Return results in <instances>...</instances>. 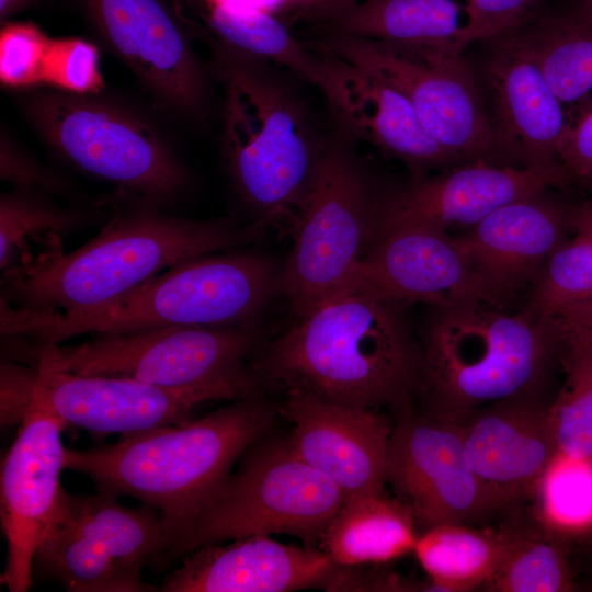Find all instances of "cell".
<instances>
[{"instance_id": "52a82bcc", "label": "cell", "mask_w": 592, "mask_h": 592, "mask_svg": "<svg viewBox=\"0 0 592 592\" xmlns=\"http://www.w3.org/2000/svg\"><path fill=\"white\" fill-rule=\"evenodd\" d=\"M22 110L42 139L72 168L161 207L189 185V173L150 121L99 93L31 90Z\"/></svg>"}, {"instance_id": "d6986e66", "label": "cell", "mask_w": 592, "mask_h": 592, "mask_svg": "<svg viewBox=\"0 0 592 592\" xmlns=\"http://www.w3.org/2000/svg\"><path fill=\"white\" fill-rule=\"evenodd\" d=\"M462 426L467 464L498 511L534 499L558 453L542 395L482 406Z\"/></svg>"}, {"instance_id": "4316f807", "label": "cell", "mask_w": 592, "mask_h": 592, "mask_svg": "<svg viewBox=\"0 0 592 592\" xmlns=\"http://www.w3.org/2000/svg\"><path fill=\"white\" fill-rule=\"evenodd\" d=\"M411 510L380 493L345 499L320 540L339 566L384 565L413 550L419 532Z\"/></svg>"}, {"instance_id": "ffe728a7", "label": "cell", "mask_w": 592, "mask_h": 592, "mask_svg": "<svg viewBox=\"0 0 592 592\" xmlns=\"http://www.w3.org/2000/svg\"><path fill=\"white\" fill-rule=\"evenodd\" d=\"M280 412L293 425L287 442L295 454L330 478L345 499L385 491L392 424L384 413L298 389H286Z\"/></svg>"}, {"instance_id": "484cf974", "label": "cell", "mask_w": 592, "mask_h": 592, "mask_svg": "<svg viewBox=\"0 0 592 592\" xmlns=\"http://www.w3.org/2000/svg\"><path fill=\"white\" fill-rule=\"evenodd\" d=\"M490 41L534 61L562 104L581 101L592 91V10L580 3L565 13L535 11Z\"/></svg>"}, {"instance_id": "277c9868", "label": "cell", "mask_w": 592, "mask_h": 592, "mask_svg": "<svg viewBox=\"0 0 592 592\" xmlns=\"http://www.w3.org/2000/svg\"><path fill=\"white\" fill-rule=\"evenodd\" d=\"M431 309L420 334L424 411L462 422L482 406L540 395L560 356L558 317L482 301Z\"/></svg>"}, {"instance_id": "d590c367", "label": "cell", "mask_w": 592, "mask_h": 592, "mask_svg": "<svg viewBox=\"0 0 592 592\" xmlns=\"http://www.w3.org/2000/svg\"><path fill=\"white\" fill-rule=\"evenodd\" d=\"M542 0H465L466 22L456 47L463 54L475 43H485L517 26L536 11Z\"/></svg>"}, {"instance_id": "d6a6232c", "label": "cell", "mask_w": 592, "mask_h": 592, "mask_svg": "<svg viewBox=\"0 0 592 592\" xmlns=\"http://www.w3.org/2000/svg\"><path fill=\"white\" fill-rule=\"evenodd\" d=\"M534 499V513L548 528L563 532L592 523V460L556 455Z\"/></svg>"}, {"instance_id": "9a60e30c", "label": "cell", "mask_w": 592, "mask_h": 592, "mask_svg": "<svg viewBox=\"0 0 592 592\" xmlns=\"http://www.w3.org/2000/svg\"><path fill=\"white\" fill-rule=\"evenodd\" d=\"M350 294L403 306L469 301L496 306L447 229L425 225L398 226L377 235L331 297Z\"/></svg>"}, {"instance_id": "5b68a950", "label": "cell", "mask_w": 592, "mask_h": 592, "mask_svg": "<svg viewBox=\"0 0 592 592\" xmlns=\"http://www.w3.org/2000/svg\"><path fill=\"white\" fill-rule=\"evenodd\" d=\"M282 271L258 253L230 250L185 260L101 306L70 312H27L0 306L2 337L35 344L72 337L164 327L251 326L282 288Z\"/></svg>"}, {"instance_id": "74e56055", "label": "cell", "mask_w": 592, "mask_h": 592, "mask_svg": "<svg viewBox=\"0 0 592 592\" xmlns=\"http://www.w3.org/2000/svg\"><path fill=\"white\" fill-rule=\"evenodd\" d=\"M1 180L18 189L39 191L47 194L67 191L66 183L27 153L23 152L7 134L1 135Z\"/></svg>"}, {"instance_id": "ac0fdd59", "label": "cell", "mask_w": 592, "mask_h": 592, "mask_svg": "<svg viewBox=\"0 0 592 592\" xmlns=\"http://www.w3.org/2000/svg\"><path fill=\"white\" fill-rule=\"evenodd\" d=\"M30 409H42L99 435L130 434L190 420L200 403L215 399L200 390H171L137 380L78 375L43 354L34 357Z\"/></svg>"}, {"instance_id": "83f0119b", "label": "cell", "mask_w": 592, "mask_h": 592, "mask_svg": "<svg viewBox=\"0 0 592 592\" xmlns=\"http://www.w3.org/2000/svg\"><path fill=\"white\" fill-rule=\"evenodd\" d=\"M512 533V519L496 528L451 523L422 530L412 550L428 576L422 591L480 590L501 562Z\"/></svg>"}, {"instance_id": "4fadbf2b", "label": "cell", "mask_w": 592, "mask_h": 592, "mask_svg": "<svg viewBox=\"0 0 592 592\" xmlns=\"http://www.w3.org/2000/svg\"><path fill=\"white\" fill-rule=\"evenodd\" d=\"M387 482L421 530L473 524L499 512L467 464L462 422L426 411L396 417Z\"/></svg>"}, {"instance_id": "e0dca14e", "label": "cell", "mask_w": 592, "mask_h": 592, "mask_svg": "<svg viewBox=\"0 0 592 592\" xmlns=\"http://www.w3.org/2000/svg\"><path fill=\"white\" fill-rule=\"evenodd\" d=\"M58 417L30 409L1 463L0 519L8 544L1 583L25 592L33 581V558L56 505L66 447Z\"/></svg>"}, {"instance_id": "9c48e42d", "label": "cell", "mask_w": 592, "mask_h": 592, "mask_svg": "<svg viewBox=\"0 0 592 592\" xmlns=\"http://www.w3.org/2000/svg\"><path fill=\"white\" fill-rule=\"evenodd\" d=\"M240 456L213 499L186 534L149 565L166 570L191 551L210 544L271 534L299 537L305 546L320 544L328 524L345 501L327 476L299 458L288 442L259 447Z\"/></svg>"}, {"instance_id": "7a4b0ae2", "label": "cell", "mask_w": 592, "mask_h": 592, "mask_svg": "<svg viewBox=\"0 0 592 592\" xmlns=\"http://www.w3.org/2000/svg\"><path fill=\"white\" fill-rule=\"evenodd\" d=\"M405 307L364 295L328 298L271 345L259 368L286 389L407 413L421 396L423 352Z\"/></svg>"}, {"instance_id": "cb8c5ba5", "label": "cell", "mask_w": 592, "mask_h": 592, "mask_svg": "<svg viewBox=\"0 0 592 592\" xmlns=\"http://www.w3.org/2000/svg\"><path fill=\"white\" fill-rule=\"evenodd\" d=\"M477 71L489 113L514 164L558 169L557 145L566 126L562 103L534 61L505 44L488 41Z\"/></svg>"}, {"instance_id": "6da1fadb", "label": "cell", "mask_w": 592, "mask_h": 592, "mask_svg": "<svg viewBox=\"0 0 592 592\" xmlns=\"http://www.w3.org/2000/svg\"><path fill=\"white\" fill-rule=\"evenodd\" d=\"M264 226L191 220L138 202L118 209L101 231L65 253L54 239L2 272L0 304L27 312H70L101 306L185 260L258 240Z\"/></svg>"}, {"instance_id": "7402d4cb", "label": "cell", "mask_w": 592, "mask_h": 592, "mask_svg": "<svg viewBox=\"0 0 592 592\" xmlns=\"http://www.w3.org/2000/svg\"><path fill=\"white\" fill-rule=\"evenodd\" d=\"M160 592H287L325 589L337 563L317 547L255 535L200 547L181 558Z\"/></svg>"}, {"instance_id": "4dcf8cb0", "label": "cell", "mask_w": 592, "mask_h": 592, "mask_svg": "<svg viewBox=\"0 0 592 592\" xmlns=\"http://www.w3.org/2000/svg\"><path fill=\"white\" fill-rule=\"evenodd\" d=\"M510 545L490 579L487 592H566L572 578L562 536L534 514L532 521L512 519Z\"/></svg>"}, {"instance_id": "f35d334b", "label": "cell", "mask_w": 592, "mask_h": 592, "mask_svg": "<svg viewBox=\"0 0 592 592\" xmlns=\"http://www.w3.org/2000/svg\"><path fill=\"white\" fill-rule=\"evenodd\" d=\"M35 367L1 363V426L21 425L31 406Z\"/></svg>"}, {"instance_id": "f1b7e54d", "label": "cell", "mask_w": 592, "mask_h": 592, "mask_svg": "<svg viewBox=\"0 0 592 592\" xmlns=\"http://www.w3.org/2000/svg\"><path fill=\"white\" fill-rule=\"evenodd\" d=\"M565 380L549 405L558 454L592 460V305L559 316Z\"/></svg>"}, {"instance_id": "8992f818", "label": "cell", "mask_w": 592, "mask_h": 592, "mask_svg": "<svg viewBox=\"0 0 592 592\" xmlns=\"http://www.w3.org/2000/svg\"><path fill=\"white\" fill-rule=\"evenodd\" d=\"M223 87V152L254 223L288 216L295 223L327 140L303 100L270 62L208 45Z\"/></svg>"}, {"instance_id": "b9f144b4", "label": "cell", "mask_w": 592, "mask_h": 592, "mask_svg": "<svg viewBox=\"0 0 592 592\" xmlns=\"http://www.w3.org/2000/svg\"><path fill=\"white\" fill-rule=\"evenodd\" d=\"M36 0H0V19H7L31 7Z\"/></svg>"}, {"instance_id": "3957f363", "label": "cell", "mask_w": 592, "mask_h": 592, "mask_svg": "<svg viewBox=\"0 0 592 592\" xmlns=\"http://www.w3.org/2000/svg\"><path fill=\"white\" fill-rule=\"evenodd\" d=\"M271 419L267 405L249 397L194 421L124 434L87 449L66 448L65 469L86 475L98 491L130 496L156 509L171 549Z\"/></svg>"}, {"instance_id": "44dd1931", "label": "cell", "mask_w": 592, "mask_h": 592, "mask_svg": "<svg viewBox=\"0 0 592 592\" xmlns=\"http://www.w3.org/2000/svg\"><path fill=\"white\" fill-rule=\"evenodd\" d=\"M316 87L322 92L339 133L402 161L413 179L459 164L424 130L409 101L371 72L320 54Z\"/></svg>"}, {"instance_id": "e575fe53", "label": "cell", "mask_w": 592, "mask_h": 592, "mask_svg": "<svg viewBox=\"0 0 592 592\" xmlns=\"http://www.w3.org/2000/svg\"><path fill=\"white\" fill-rule=\"evenodd\" d=\"M96 46L78 37L53 38L44 84L79 94L100 93L103 77Z\"/></svg>"}, {"instance_id": "ba28073f", "label": "cell", "mask_w": 592, "mask_h": 592, "mask_svg": "<svg viewBox=\"0 0 592 592\" xmlns=\"http://www.w3.org/2000/svg\"><path fill=\"white\" fill-rule=\"evenodd\" d=\"M255 340L251 326H173L96 333L73 345L35 344V352L78 375L128 378L236 401L257 396V374L244 364Z\"/></svg>"}, {"instance_id": "f546056e", "label": "cell", "mask_w": 592, "mask_h": 592, "mask_svg": "<svg viewBox=\"0 0 592 592\" xmlns=\"http://www.w3.org/2000/svg\"><path fill=\"white\" fill-rule=\"evenodd\" d=\"M459 18L455 0H363L321 30L460 54L456 47L463 26Z\"/></svg>"}, {"instance_id": "1f68e13d", "label": "cell", "mask_w": 592, "mask_h": 592, "mask_svg": "<svg viewBox=\"0 0 592 592\" xmlns=\"http://www.w3.org/2000/svg\"><path fill=\"white\" fill-rule=\"evenodd\" d=\"M50 194L18 189L0 198V267L4 272L24 262L31 243H44L90 224V215L58 205Z\"/></svg>"}, {"instance_id": "30bf717a", "label": "cell", "mask_w": 592, "mask_h": 592, "mask_svg": "<svg viewBox=\"0 0 592 592\" xmlns=\"http://www.w3.org/2000/svg\"><path fill=\"white\" fill-rule=\"evenodd\" d=\"M305 44L399 91L429 136L458 163L514 164L491 118L477 71L463 54L330 31Z\"/></svg>"}, {"instance_id": "60d3db41", "label": "cell", "mask_w": 592, "mask_h": 592, "mask_svg": "<svg viewBox=\"0 0 592 592\" xmlns=\"http://www.w3.org/2000/svg\"><path fill=\"white\" fill-rule=\"evenodd\" d=\"M569 226L592 232V200L568 209L567 227Z\"/></svg>"}, {"instance_id": "5bb4252c", "label": "cell", "mask_w": 592, "mask_h": 592, "mask_svg": "<svg viewBox=\"0 0 592 592\" xmlns=\"http://www.w3.org/2000/svg\"><path fill=\"white\" fill-rule=\"evenodd\" d=\"M109 50L167 109L205 118L208 83L190 33L164 0H79Z\"/></svg>"}, {"instance_id": "603a6c76", "label": "cell", "mask_w": 592, "mask_h": 592, "mask_svg": "<svg viewBox=\"0 0 592 592\" xmlns=\"http://www.w3.org/2000/svg\"><path fill=\"white\" fill-rule=\"evenodd\" d=\"M567 214L543 192L500 206L453 239L499 306L534 282L566 238Z\"/></svg>"}, {"instance_id": "836d02e7", "label": "cell", "mask_w": 592, "mask_h": 592, "mask_svg": "<svg viewBox=\"0 0 592 592\" xmlns=\"http://www.w3.org/2000/svg\"><path fill=\"white\" fill-rule=\"evenodd\" d=\"M52 41L33 23H5L0 33L2 84L14 89L44 84Z\"/></svg>"}, {"instance_id": "d4e9b609", "label": "cell", "mask_w": 592, "mask_h": 592, "mask_svg": "<svg viewBox=\"0 0 592 592\" xmlns=\"http://www.w3.org/2000/svg\"><path fill=\"white\" fill-rule=\"evenodd\" d=\"M173 7L189 33L205 44L283 66L317 84L319 54L298 41L275 14L236 0H173Z\"/></svg>"}, {"instance_id": "7c38bea8", "label": "cell", "mask_w": 592, "mask_h": 592, "mask_svg": "<svg viewBox=\"0 0 592 592\" xmlns=\"http://www.w3.org/2000/svg\"><path fill=\"white\" fill-rule=\"evenodd\" d=\"M104 491L62 487L33 558L34 574L71 592H150L141 571L171 547L160 513Z\"/></svg>"}, {"instance_id": "ab89813d", "label": "cell", "mask_w": 592, "mask_h": 592, "mask_svg": "<svg viewBox=\"0 0 592 592\" xmlns=\"http://www.w3.org/2000/svg\"><path fill=\"white\" fill-rule=\"evenodd\" d=\"M278 7L295 20L325 29L342 19L363 0H276Z\"/></svg>"}, {"instance_id": "8fae6325", "label": "cell", "mask_w": 592, "mask_h": 592, "mask_svg": "<svg viewBox=\"0 0 592 592\" xmlns=\"http://www.w3.org/2000/svg\"><path fill=\"white\" fill-rule=\"evenodd\" d=\"M352 143L340 133L326 141L295 219L281 283L297 318L333 296L376 237L380 190Z\"/></svg>"}, {"instance_id": "7bdbcfd3", "label": "cell", "mask_w": 592, "mask_h": 592, "mask_svg": "<svg viewBox=\"0 0 592 592\" xmlns=\"http://www.w3.org/2000/svg\"><path fill=\"white\" fill-rule=\"evenodd\" d=\"M578 3L592 10V0H577Z\"/></svg>"}, {"instance_id": "2e32d148", "label": "cell", "mask_w": 592, "mask_h": 592, "mask_svg": "<svg viewBox=\"0 0 592 592\" xmlns=\"http://www.w3.org/2000/svg\"><path fill=\"white\" fill-rule=\"evenodd\" d=\"M566 183L561 168L463 162L403 186L380 190L376 237L406 225L469 228L504 204Z\"/></svg>"}, {"instance_id": "8d00e7d4", "label": "cell", "mask_w": 592, "mask_h": 592, "mask_svg": "<svg viewBox=\"0 0 592 592\" xmlns=\"http://www.w3.org/2000/svg\"><path fill=\"white\" fill-rule=\"evenodd\" d=\"M556 155L567 182L592 185V102L583 103L577 117L566 123Z\"/></svg>"}]
</instances>
